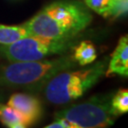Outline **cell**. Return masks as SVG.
I'll return each instance as SVG.
<instances>
[{"label":"cell","instance_id":"obj_5","mask_svg":"<svg viewBox=\"0 0 128 128\" xmlns=\"http://www.w3.org/2000/svg\"><path fill=\"white\" fill-rule=\"evenodd\" d=\"M113 93L99 94L82 102L59 110L56 119H64L79 128H107L114 124L111 113V98Z\"/></svg>","mask_w":128,"mask_h":128},{"label":"cell","instance_id":"obj_15","mask_svg":"<svg viewBox=\"0 0 128 128\" xmlns=\"http://www.w3.org/2000/svg\"><path fill=\"white\" fill-rule=\"evenodd\" d=\"M10 128H27L24 124H14V125H12Z\"/></svg>","mask_w":128,"mask_h":128},{"label":"cell","instance_id":"obj_12","mask_svg":"<svg viewBox=\"0 0 128 128\" xmlns=\"http://www.w3.org/2000/svg\"><path fill=\"white\" fill-rule=\"evenodd\" d=\"M89 10H94L102 17L109 18L110 16V0H84Z\"/></svg>","mask_w":128,"mask_h":128},{"label":"cell","instance_id":"obj_11","mask_svg":"<svg viewBox=\"0 0 128 128\" xmlns=\"http://www.w3.org/2000/svg\"><path fill=\"white\" fill-rule=\"evenodd\" d=\"M0 122L10 128L12 125L17 124H23V117L18 111L10 107L8 104H0Z\"/></svg>","mask_w":128,"mask_h":128},{"label":"cell","instance_id":"obj_16","mask_svg":"<svg viewBox=\"0 0 128 128\" xmlns=\"http://www.w3.org/2000/svg\"><path fill=\"white\" fill-rule=\"evenodd\" d=\"M4 99H5V94H4V92L2 91L1 89H0V104H2V102L4 101Z\"/></svg>","mask_w":128,"mask_h":128},{"label":"cell","instance_id":"obj_3","mask_svg":"<svg viewBox=\"0 0 128 128\" xmlns=\"http://www.w3.org/2000/svg\"><path fill=\"white\" fill-rule=\"evenodd\" d=\"M109 57L105 56L86 68L66 70L51 78L43 88L46 100L53 104H66L86 93L105 75Z\"/></svg>","mask_w":128,"mask_h":128},{"label":"cell","instance_id":"obj_6","mask_svg":"<svg viewBox=\"0 0 128 128\" xmlns=\"http://www.w3.org/2000/svg\"><path fill=\"white\" fill-rule=\"evenodd\" d=\"M7 104L21 114L25 126L36 124L44 114L41 101L36 96L28 93H14L9 98Z\"/></svg>","mask_w":128,"mask_h":128},{"label":"cell","instance_id":"obj_2","mask_svg":"<svg viewBox=\"0 0 128 128\" xmlns=\"http://www.w3.org/2000/svg\"><path fill=\"white\" fill-rule=\"evenodd\" d=\"M77 64L68 52L53 59L12 62L0 66V86L40 92L51 78L60 72L75 68Z\"/></svg>","mask_w":128,"mask_h":128},{"label":"cell","instance_id":"obj_9","mask_svg":"<svg viewBox=\"0 0 128 128\" xmlns=\"http://www.w3.org/2000/svg\"><path fill=\"white\" fill-rule=\"evenodd\" d=\"M28 35L30 34L23 24L19 26H8L0 24V45H10Z\"/></svg>","mask_w":128,"mask_h":128},{"label":"cell","instance_id":"obj_1","mask_svg":"<svg viewBox=\"0 0 128 128\" xmlns=\"http://www.w3.org/2000/svg\"><path fill=\"white\" fill-rule=\"evenodd\" d=\"M92 14L82 1L56 0L23 23L30 35L70 39L80 35L92 22Z\"/></svg>","mask_w":128,"mask_h":128},{"label":"cell","instance_id":"obj_10","mask_svg":"<svg viewBox=\"0 0 128 128\" xmlns=\"http://www.w3.org/2000/svg\"><path fill=\"white\" fill-rule=\"evenodd\" d=\"M128 111V90L119 89L111 98V113L116 117L126 114Z\"/></svg>","mask_w":128,"mask_h":128},{"label":"cell","instance_id":"obj_4","mask_svg":"<svg viewBox=\"0 0 128 128\" xmlns=\"http://www.w3.org/2000/svg\"><path fill=\"white\" fill-rule=\"evenodd\" d=\"M78 38L77 36L70 39H50L28 35L10 45H1L0 56L10 63L46 59L52 55L68 52L79 43Z\"/></svg>","mask_w":128,"mask_h":128},{"label":"cell","instance_id":"obj_14","mask_svg":"<svg viewBox=\"0 0 128 128\" xmlns=\"http://www.w3.org/2000/svg\"><path fill=\"white\" fill-rule=\"evenodd\" d=\"M44 128H79L76 126L75 124L69 122L68 120H66L64 119H58V120H56L52 124L46 125V127Z\"/></svg>","mask_w":128,"mask_h":128},{"label":"cell","instance_id":"obj_13","mask_svg":"<svg viewBox=\"0 0 128 128\" xmlns=\"http://www.w3.org/2000/svg\"><path fill=\"white\" fill-rule=\"evenodd\" d=\"M128 0H110V17L118 19L127 15Z\"/></svg>","mask_w":128,"mask_h":128},{"label":"cell","instance_id":"obj_8","mask_svg":"<svg viewBox=\"0 0 128 128\" xmlns=\"http://www.w3.org/2000/svg\"><path fill=\"white\" fill-rule=\"evenodd\" d=\"M72 50V56L74 60L81 66L91 64L96 61L98 56L96 46H94L92 42L88 40H82L80 43H78Z\"/></svg>","mask_w":128,"mask_h":128},{"label":"cell","instance_id":"obj_7","mask_svg":"<svg viewBox=\"0 0 128 128\" xmlns=\"http://www.w3.org/2000/svg\"><path fill=\"white\" fill-rule=\"evenodd\" d=\"M119 75L128 76V37L124 35L120 38L119 43L111 54L105 71V76Z\"/></svg>","mask_w":128,"mask_h":128}]
</instances>
